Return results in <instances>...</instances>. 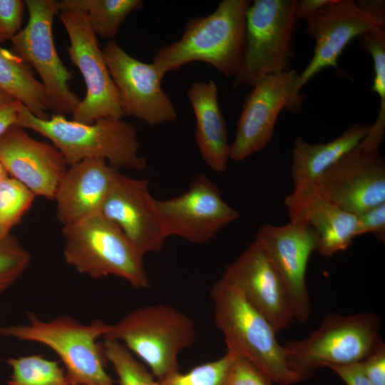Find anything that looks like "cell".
<instances>
[{"instance_id": "20", "label": "cell", "mask_w": 385, "mask_h": 385, "mask_svg": "<svg viewBox=\"0 0 385 385\" xmlns=\"http://www.w3.org/2000/svg\"><path fill=\"white\" fill-rule=\"evenodd\" d=\"M119 173L102 159H86L70 165L53 198L56 217L63 227L101 214Z\"/></svg>"}, {"instance_id": "24", "label": "cell", "mask_w": 385, "mask_h": 385, "mask_svg": "<svg viewBox=\"0 0 385 385\" xmlns=\"http://www.w3.org/2000/svg\"><path fill=\"white\" fill-rule=\"evenodd\" d=\"M0 88L9 93L39 118H48L43 87L29 66L0 45Z\"/></svg>"}, {"instance_id": "27", "label": "cell", "mask_w": 385, "mask_h": 385, "mask_svg": "<svg viewBox=\"0 0 385 385\" xmlns=\"http://www.w3.org/2000/svg\"><path fill=\"white\" fill-rule=\"evenodd\" d=\"M11 369L9 385H68L66 371L56 361L34 354L9 358Z\"/></svg>"}, {"instance_id": "18", "label": "cell", "mask_w": 385, "mask_h": 385, "mask_svg": "<svg viewBox=\"0 0 385 385\" xmlns=\"http://www.w3.org/2000/svg\"><path fill=\"white\" fill-rule=\"evenodd\" d=\"M221 278L235 286L277 332L294 319L282 282L257 239L227 265Z\"/></svg>"}, {"instance_id": "37", "label": "cell", "mask_w": 385, "mask_h": 385, "mask_svg": "<svg viewBox=\"0 0 385 385\" xmlns=\"http://www.w3.org/2000/svg\"><path fill=\"white\" fill-rule=\"evenodd\" d=\"M346 385H372L366 377L361 362L330 367Z\"/></svg>"}, {"instance_id": "41", "label": "cell", "mask_w": 385, "mask_h": 385, "mask_svg": "<svg viewBox=\"0 0 385 385\" xmlns=\"http://www.w3.org/2000/svg\"><path fill=\"white\" fill-rule=\"evenodd\" d=\"M68 385H80V384H74L70 383Z\"/></svg>"}, {"instance_id": "15", "label": "cell", "mask_w": 385, "mask_h": 385, "mask_svg": "<svg viewBox=\"0 0 385 385\" xmlns=\"http://www.w3.org/2000/svg\"><path fill=\"white\" fill-rule=\"evenodd\" d=\"M319 191L342 210L359 215L385 202V160L360 143L320 177Z\"/></svg>"}, {"instance_id": "36", "label": "cell", "mask_w": 385, "mask_h": 385, "mask_svg": "<svg viewBox=\"0 0 385 385\" xmlns=\"http://www.w3.org/2000/svg\"><path fill=\"white\" fill-rule=\"evenodd\" d=\"M21 105L15 97L0 88V138L17 125Z\"/></svg>"}, {"instance_id": "33", "label": "cell", "mask_w": 385, "mask_h": 385, "mask_svg": "<svg viewBox=\"0 0 385 385\" xmlns=\"http://www.w3.org/2000/svg\"><path fill=\"white\" fill-rule=\"evenodd\" d=\"M25 1L0 0V45L11 40L21 29Z\"/></svg>"}, {"instance_id": "2", "label": "cell", "mask_w": 385, "mask_h": 385, "mask_svg": "<svg viewBox=\"0 0 385 385\" xmlns=\"http://www.w3.org/2000/svg\"><path fill=\"white\" fill-rule=\"evenodd\" d=\"M17 125L50 140L68 165L86 159H102L117 169L140 171L147 166L146 160L139 154L135 127L122 118H102L92 124L69 120L56 114L43 119L22 104Z\"/></svg>"}, {"instance_id": "23", "label": "cell", "mask_w": 385, "mask_h": 385, "mask_svg": "<svg viewBox=\"0 0 385 385\" xmlns=\"http://www.w3.org/2000/svg\"><path fill=\"white\" fill-rule=\"evenodd\" d=\"M371 125V123H354L339 136L324 143H308L298 136L291 155L293 190L314 187L327 169L360 143Z\"/></svg>"}, {"instance_id": "16", "label": "cell", "mask_w": 385, "mask_h": 385, "mask_svg": "<svg viewBox=\"0 0 385 385\" xmlns=\"http://www.w3.org/2000/svg\"><path fill=\"white\" fill-rule=\"evenodd\" d=\"M147 179L120 172L101 214L113 222L143 255L163 250L168 238Z\"/></svg>"}, {"instance_id": "38", "label": "cell", "mask_w": 385, "mask_h": 385, "mask_svg": "<svg viewBox=\"0 0 385 385\" xmlns=\"http://www.w3.org/2000/svg\"><path fill=\"white\" fill-rule=\"evenodd\" d=\"M358 5L380 26H385V1L384 0H359Z\"/></svg>"}, {"instance_id": "32", "label": "cell", "mask_w": 385, "mask_h": 385, "mask_svg": "<svg viewBox=\"0 0 385 385\" xmlns=\"http://www.w3.org/2000/svg\"><path fill=\"white\" fill-rule=\"evenodd\" d=\"M272 379L245 358L233 356L227 385H272Z\"/></svg>"}, {"instance_id": "21", "label": "cell", "mask_w": 385, "mask_h": 385, "mask_svg": "<svg viewBox=\"0 0 385 385\" xmlns=\"http://www.w3.org/2000/svg\"><path fill=\"white\" fill-rule=\"evenodd\" d=\"M289 219H304L318 238L317 251L332 257L346 250L356 237L357 217L326 197L314 187L293 190L284 198Z\"/></svg>"}, {"instance_id": "13", "label": "cell", "mask_w": 385, "mask_h": 385, "mask_svg": "<svg viewBox=\"0 0 385 385\" xmlns=\"http://www.w3.org/2000/svg\"><path fill=\"white\" fill-rule=\"evenodd\" d=\"M102 51L120 94L123 116L138 118L150 126L177 118L176 110L161 86L165 75L153 63L131 56L113 40Z\"/></svg>"}, {"instance_id": "7", "label": "cell", "mask_w": 385, "mask_h": 385, "mask_svg": "<svg viewBox=\"0 0 385 385\" xmlns=\"http://www.w3.org/2000/svg\"><path fill=\"white\" fill-rule=\"evenodd\" d=\"M296 0H255L247 13L245 38L233 88L252 87L261 78L292 70L298 18Z\"/></svg>"}, {"instance_id": "9", "label": "cell", "mask_w": 385, "mask_h": 385, "mask_svg": "<svg viewBox=\"0 0 385 385\" xmlns=\"http://www.w3.org/2000/svg\"><path fill=\"white\" fill-rule=\"evenodd\" d=\"M25 4L29 20L11 40V51L37 72L49 111L61 115L72 113L81 99L68 84L72 73L61 60L53 38L58 1L26 0Z\"/></svg>"}, {"instance_id": "25", "label": "cell", "mask_w": 385, "mask_h": 385, "mask_svg": "<svg viewBox=\"0 0 385 385\" xmlns=\"http://www.w3.org/2000/svg\"><path fill=\"white\" fill-rule=\"evenodd\" d=\"M59 2L63 6L83 11L92 31L103 38H114L127 16L144 5L142 0H63Z\"/></svg>"}, {"instance_id": "31", "label": "cell", "mask_w": 385, "mask_h": 385, "mask_svg": "<svg viewBox=\"0 0 385 385\" xmlns=\"http://www.w3.org/2000/svg\"><path fill=\"white\" fill-rule=\"evenodd\" d=\"M31 255L11 235L0 240V294L26 271Z\"/></svg>"}, {"instance_id": "22", "label": "cell", "mask_w": 385, "mask_h": 385, "mask_svg": "<svg viewBox=\"0 0 385 385\" xmlns=\"http://www.w3.org/2000/svg\"><path fill=\"white\" fill-rule=\"evenodd\" d=\"M188 97L195 116V141L202 158L212 170L223 173L230 159V145L217 86L212 80L192 83Z\"/></svg>"}, {"instance_id": "39", "label": "cell", "mask_w": 385, "mask_h": 385, "mask_svg": "<svg viewBox=\"0 0 385 385\" xmlns=\"http://www.w3.org/2000/svg\"><path fill=\"white\" fill-rule=\"evenodd\" d=\"M331 0H302L297 3L296 12L298 19L304 20L327 5Z\"/></svg>"}, {"instance_id": "4", "label": "cell", "mask_w": 385, "mask_h": 385, "mask_svg": "<svg viewBox=\"0 0 385 385\" xmlns=\"http://www.w3.org/2000/svg\"><path fill=\"white\" fill-rule=\"evenodd\" d=\"M103 338L123 344L159 380L178 371L179 354L193 345L196 329L190 317L159 303L128 312L109 325Z\"/></svg>"}, {"instance_id": "8", "label": "cell", "mask_w": 385, "mask_h": 385, "mask_svg": "<svg viewBox=\"0 0 385 385\" xmlns=\"http://www.w3.org/2000/svg\"><path fill=\"white\" fill-rule=\"evenodd\" d=\"M379 329L372 312L329 314L308 337L284 345L288 361L302 381L319 367L361 362L383 343Z\"/></svg>"}, {"instance_id": "34", "label": "cell", "mask_w": 385, "mask_h": 385, "mask_svg": "<svg viewBox=\"0 0 385 385\" xmlns=\"http://www.w3.org/2000/svg\"><path fill=\"white\" fill-rule=\"evenodd\" d=\"M356 237L372 233L376 238L385 241V202L372 207L356 215Z\"/></svg>"}, {"instance_id": "35", "label": "cell", "mask_w": 385, "mask_h": 385, "mask_svg": "<svg viewBox=\"0 0 385 385\" xmlns=\"http://www.w3.org/2000/svg\"><path fill=\"white\" fill-rule=\"evenodd\" d=\"M362 370L372 385H385V345L381 343L361 361Z\"/></svg>"}, {"instance_id": "30", "label": "cell", "mask_w": 385, "mask_h": 385, "mask_svg": "<svg viewBox=\"0 0 385 385\" xmlns=\"http://www.w3.org/2000/svg\"><path fill=\"white\" fill-rule=\"evenodd\" d=\"M232 355L197 365L186 373L179 371L156 380L155 385H227Z\"/></svg>"}, {"instance_id": "1", "label": "cell", "mask_w": 385, "mask_h": 385, "mask_svg": "<svg viewBox=\"0 0 385 385\" xmlns=\"http://www.w3.org/2000/svg\"><path fill=\"white\" fill-rule=\"evenodd\" d=\"M250 0H223L205 16L188 19L180 40L159 48L153 63L164 75L192 61L234 77L242 57Z\"/></svg>"}, {"instance_id": "10", "label": "cell", "mask_w": 385, "mask_h": 385, "mask_svg": "<svg viewBox=\"0 0 385 385\" xmlns=\"http://www.w3.org/2000/svg\"><path fill=\"white\" fill-rule=\"evenodd\" d=\"M58 15L69 38L67 51L71 61L81 72L86 87L84 98L72 113L73 120L92 124L102 118L123 116L118 90L109 73L96 35L86 13L63 6L58 1Z\"/></svg>"}, {"instance_id": "29", "label": "cell", "mask_w": 385, "mask_h": 385, "mask_svg": "<svg viewBox=\"0 0 385 385\" xmlns=\"http://www.w3.org/2000/svg\"><path fill=\"white\" fill-rule=\"evenodd\" d=\"M107 361L113 366L120 385H155L156 379L121 343L104 339L102 344Z\"/></svg>"}, {"instance_id": "5", "label": "cell", "mask_w": 385, "mask_h": 385, "mask_svg": "<svg viewBox=\"0 0 385 385\" xmlns=\"http://www.w3.org/2000/svg\"><path fill=\"white\" fill-rule=\"evenodd\" d=\"M109 325L100 319L85 324L68 316L46 322L31 315L26 324L0 327V336L41 344L52 349L63 361L71 384L114 385L104 367L103 346L98 343Z\"/></svg>"}, {"instance_id": "6", "label": "cell", "mask_w": 385, "mask_h": 385, "mask_svg": "<svg viewBox=\"0 0 385 385\" xmlns=\"http://www.w3.org/2000/svg\"><path fill=\"white\" fill-rule=\"evenodd\" d=\"M66 262L98 279L119 277L137 289L150 286L143 255L113 222L101 214L63 227Z\"/></svg>"}, {"instance_id": "19", "label": "cell", "mask_w": 385, "mask_h": 385, "mask_svg": "<svg viewBox=\"0 0 385 385\" xmlns=\"http://www.w3.org/2000/svg\"><path fill=\"white\" fill-rule=\"evenodd\" d=\"M0 161L10 177L48 199L54 198L68 165L52 143L31 138L17 125L0 138Z\"/></svg>"}, {"instance_id": "17", "label": "cell", "mask_w": 385, "mask_h": 385, "mask_svg": "<svg viewBox=\"0 0 385 385\" xmlns=\"http://www.w3.org/2000/svg\"><path fill=\"white\" fill-rule=\"evenodd\" d=\"M298 73L292 69L265 76L252 87L230 145L231 160H243L262 150L271 141L277 119L290 103Z\"/></svg>"}, {"instance_id": "3", "label": "cell", "mask_w": 385, "mask_h": 385, "mask_svg": "<svg viewBox=\"0 0 385 385\" xmlns=\"http://www.w3.org/2000/svg\"><path fill=\"white\" fill-rule=\"evenodd\" d=\"M213 320L222 333L227 352L247 359L273 382L291 385L302 379L289 365L284 346L270 322L222 278L212 287Z\"/></svg>"}, {"instance_id": "28", "label": "cell", "mask_w": 385, "mask_h": 385, "mask_svg": "<svg viewBox=\"0 0 385 385\" xmlns=\"http://www.w3.org/2000/svg\"><path fill=\"white\" fill-rule=\"evenodd\" d=\"M34 197L29 189L10 176L0 183V240L11 235V229L31 207Z\"/></svg>"}, {"instance_id": "14", "label": "cell", "mask_w": 385, "mask_h": 385, "mask_svg": "<svg viewBox=\"0 0 385 385\" xmlns=\"http://www.w3.org/2000/svg\"><path fill=\"white\" fill-rule=\"evenodd\" d=\"M167 235L202 245L239 217L222 198L217 185L203 174L197 175L179 196L155 201Z\"/></svg>"}, {"instance_id": "26", "label": "cell", "mask_w": 385, "mask_h": 385, "mask_svg": "<svg viewBox=\"0 0 385 385\" xmlns=\"http://www.w3.org/2000/svg\"><path fill=\"white\" fill-rule=\"evenodd\" d=\"M359 49L369 53L374 63L371 91L379 98V110L374 123H371L368 136L381 143L385 133V30L376 28L357 37Z\"/></svg>"}, {"instance_id": "11", "label": "cell", "mask_w": 385, "mask_h": 385, "mask_svg": "<svg viewBox=\"0 0 385 385\" xmlns=\"http://www.w3.org/2000/svg\"><path fill=\"white\" fill-rule=\"evenodd\" d=\"M306 31L315 41L312 57L298 73L287 111H301L303 87L323 69L337 68V61L347 45L361 34L380 26L354 0H331L304 19Z\"/></svg>"}, {"instance_id": "40", "label": "cell", "mask_w": 385, "mask_h": 385, "mask_svg": "<svg viewBox=\"0 0 385 385\" xmlns=\"http://www.w3.org/2000/svg\"><path fill=\"white\" fill-rule=\"evenodd\" d=\"M9 176V175L6 168H4V165L0 161V183Z\"/></svg>"}, {"instance_id": "12", "label": "cell", "mask_w": 385, "mask_h": 385, "mask_svg": "<svg viewBox=\"0 0 385 385\" xmlns=\"http://www.w3.org/2000/svg\"><path fill=\"white\" fill-rule=\"evenodd\" d=\"M255 239L282 282L294 319L306 322L312 312L306 272L312 253L317 250L316 233L304 219L297 217L282 226L262 224Z\"/></svg>"}]
</instances>
